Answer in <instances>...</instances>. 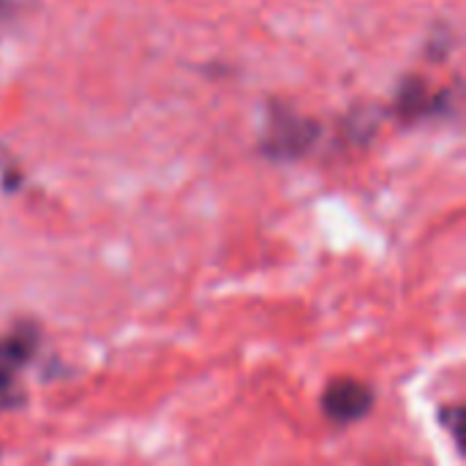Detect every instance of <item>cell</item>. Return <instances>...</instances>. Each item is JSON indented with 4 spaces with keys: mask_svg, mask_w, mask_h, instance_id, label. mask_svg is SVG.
<instances>
[{
    "mask_svg": "<svg viewBox=\"0 0 466 466\" xmlns=\"http://www.w3.org/2000/svg\"><path fill=\"white\" fill-rule=\"evenodd\" d=\"M317 134H319L317 123H311L306 117H298L289 109L276 106L270 112V120H268V128H265L262 150L276 161H289V158L303 156L314 145Z\"/></svg>",
    "mask_w": 466,
    "mask_h": 466,
    "instance_id": "obj_1",
    "label": "cell"
},
{
    "mask_svg": "<svg viewBox=\"0 0 466 466\" xmlns=\"http://www.w3.org/2000/svg\"><path fill=\"white\" fill-rule=\"evenodd\" d=\"M377 404L374 388L360 380H333L322 393V412L336 426L363 420Z\"/></svg>",
    "mask_w": 466,
    "mask_h": 466,
    "instance_id": "obj_2",
    "label": "cell"
},
{
    "mask_svg": "<svg viewBox=\"0 0 466 466\" xmlns=\"http://www.w3.org/2000/svg\"><path fill=\"white\" fill-rule=\"evenodd\" d=\"M41 333L33 322H16L3 339H0V369L19 374V369H25L38 350Z\"/></svg>",
    "mask_w": 466,
    "mask_h": 466,
    "instance_id": "obj_3",
    "label": "cell"
},
{
    "mask_svg": "<svg viewBox=\"0 0 466 466\" xmlns=\"http://www.w3.org/2000/svg\"><path fill=\"white\" fill-rule=\"evenodd\" d=\"M442 101H448V96L429 98L426 96V87L420 85V79H407V85H401V90H399L396 106L407 117H423L429 109H440Z\"/></svg>",
    "mask_w": 466,
    "mask_h": 466,
    "instance_id": "obj_4",
    "label": "cell"
},
{
    "mask_svg": "<svg viewBox=\"0 0 466 466\" xmlns=\"http://www.w3.org/2000/svg\"><path fill=\"white\" fill-rule=\"evenodd\" d=\"M22 401H25V393L19 390L16 374L0 369V410H16L22 407Z\"/></svg>",
    "mask_w": 466,
    "mask_h": 466,
    "instance_id": "obj_5",
    "label": "cell"
},
{
    "mask_svg": "<svg viewBox=\"0 0 466 466\" xmlns=\"http://www.w3.org/2000/svg\"><path fill=\"white\" fill-rule=\"evenodd\" d=\"M14 3L16 0H0V16H8L14 11Z\"/></svg>",
    "mask_w": 466,
    "mask_h": 466,
    "instance_id": "obj_6",
    "label": "cell"
}]
</instances>
